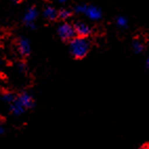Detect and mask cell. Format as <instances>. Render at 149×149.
Segmentation results:
<instances>
[{
  "label": "cell",
  "mask_w": 149,
  "mask_h": 149,
  "mask_svg": "<svg viewBox=\"0 0 149 149\" xmlns=\"http://www.w3.org/2000/svg\"><path fill=\"white\" fill-rule=\"evenodd\" d=\"M15 102H16L21 108H23L25 111L32 109L35 105L34 97H33V95L29 93V91H22V93H20L19 95H17Z\"/></svg>",
  "instance_id": "6"
},
{
  "label": "cell",
  "mask_w": 149,
  "mask_h": 149,
  "mask_svg": "<svg viewBox=\"0 0 149 149\" xmlns=\"http://www.w3.org/2000/svg\"><path fill=\"white\" fill-rule=\"evenodd\" d=\"M42 16L47 21H55L58 19V10L53 6H46L43 8Z\"/></svg>",
  "instance_id": "8"
},
{
  "label": "cell",
  "mask_w": 149,
  "mask_h": 149,
  "mask_svg": "<svg viewBox=\"0 0 149 149\" xmlns=\"http://www.w3.org/2000/svg\"><path fill=\"white\" fill-rule=\"evenodd\" d=\"M17 69H18V70L21 72V74H25V72H27V65H26V63H25L24 61L18 62V64H17Z\"/></svg>",
  "instance_id": "13"
},
{
  "label": "cell",
  "mask_w": 149,
  "mask_h": 149,
  "mask_svg": "<svg viewBox=\"0 0 149 149\" xmlns=\"http://www.w3.org/2000/svg\"><path fill=\"white\" fill-rule=\"evenodd\" d=\"M0 66H1V60H0Z\"/></svg>",
  "instance_id": "19"
},
{
  "label": "cell",
  "mask_w": 149,
  "mask_h": 149,
  "mask_svg": "<svg viewBox=\"0 0 149 149\" xmlns=\"http://www.w3.org/2000/svg\"><path fill=\"white\" fill-rule=\"evenodd\" d=\"M4 132H6V127H4V125H3L2 123H0V136L3 134Z\"/></svg>",
  "instance_id": "14"
},
{
  "label": "cell",
  "mask_w": 149,
  "mask_h": 149,
  "mask_svg": "<svg viewBox=\"0 0 149 149\" xmlns=\"http://www.w3.org/2000/svg\"><path fill=\"white\" fill-rule=\"evenodd\" d=\"M148 41H149V37H148Z\"/></svg>",
  "instance_id": "20"
},
{
  "label": "cell",
  "mask_w": 149,
  "mask_h": 149,
  "mask_svg": "<svg viewBox=\"0 0 149 149\" xmlns=\"http://www.w3.org/2000/svg\"><path fill=\"white\" fill-rule=\"evenodd\" d=\"M57 3H59V4H64V3H66L68 0H55Z\"/></svg>",
  "instance_id": "16"
},
{
  "label": "cell",
  "mask_w": 149,
  "mask_h": 149,
  "mask_svg": "<svg viewBox=\"0 0 149 149\" xmlns=\"http://www.w3.org/2000/svg\"><path fill=\"white\" fill-rule=\"evenodd\" d=\"M146 68L149 70V56L147 57V59H146Z\"/></svg>",
  "instance_id": "17"
},
{
  "label": "cell",
  "mask_w": 149,
  "mask_h": 149,
  "mask_svg": "<svg viewBox=\"0 0 149 149\" xmlns=\"http://www.w3.org/2000/svg\"><path fill=\"white\" fill-rule=\"evenodd\" d=\"M16 49L21 58H27L32 53L31 41L25 36H19L16 40Z\"/></svg>",
  "instance_id": "5"
},
{
  "label": "cell",
  "mask_w": 149,
  "mask_h": 149,
  "mask_svg": "<svg viewBox=\"0 0 149 149\" xmlns=\"http://www.w3.org/2000/svg\"><path fill=\"white\" fill-rule=\"evenodd\" d=\"M38 16H39V11L36 6H32L24 11L23 16H22V22H23L24 26L26 29H31V31H35L37 29L36 25V20H37Z\"/></svg>",
  "instance_id": "4"
},
{
  "label": "cell",
  "mask_w": 149,
  "mask_h": 149,
  "mask_svg": "<svg viewBox=\"0 0 149 149\" xmlns=\"http://www.w3.org/2000/svg\"><path fill=\"white\" fill-rule=\"evenodd\" d=\"M57 35L64 42H69L77 36L74 24L67 21H63L59 24L58 27H57Z\"/></svg>",
  "instance_id": "3"
},
{
  "label": "cell",
  "mask_w": 149,
  "mask_h": 149,
  "mask_svg": "<svg viewBox=\"0 0 149 149\" xmlns=\"http://www.w3.org/2000/svg\"><path fill=\"white\" fill-rule=\"evenodd\" d=\"M16 97H17V95H15L13 91H6V93H2V97H1V98H2L3 101L8 105V104L13 103V102L16 100Z\"/></svg>",
  "instance_id": "12"
},
{
  "label": "cell",
  "mask_w": 149,
  "mask_h": 149,
  "mask_svg": "<svg viewBox=\"0 0 149 149\" xmlns=\"http://www.w3.org/2000/svg\"><path fill=\"white\" fill-rule=\"evenodd\" d=\"M72 11L66 8H62L58 10V19L62 20V21H67L70 17L72 16Z\"/></svg>",
  "instance_id": "10"
},
{
  "label": "cell",
  "mask_w": 149,
  "mask_h": 149,
  "mask_svg": "<svg viewBox=\"0 0 149 149\" xmlns=\"http://www.w3.org/2000/svg\"><path fill=\"white\" fill-rule=\"evenodd\" d=\"M69 53L74 59H83L85 58L91 51V41L88 38L76 37L72 40L69 41Z\"/></svg>",
  "instance_id": "1"
},
{
  "label": "cell",
  "mask_w": 149,
  "mask_h": 149,
  "mask_svg": "<svg viewBox=\"0 0 149 149\" xmlns=\"http://www.w3.org/2000/svg\"><path fill=\"white\" fill-rule=\"evenodd\" d=\"M131 47H132L133 53L136 54V55H140V54H142L145 51V43L142 40H140V39L136 38L131 43Z\"/></svg>",
  "instance_id": "9"
},
{
  "label": "cell",
  "mask_w": 149,
  "mask_h": 149,
  "mask_svg": "<svg viewBox=\"0 0 149 149\" xmlns=\"http://www.w3.org/2000/svg\"><path fill=\"white\" fill-rule=\"evenodd\" d=\"M139 149H149V143H146V144H143L141 147Z\"/></svg>",
  "instance_id": "15"
},
{
  "label": "cell",
  "mask_w": 149,
  "mask_h": 149,
  "mask_svg": "<svg viewBox=\"0 0 149 149\" xmlns=\"http://www.w3.org/2000/svg\"><path fill=\"white\" fill-rule=\"evenodd\" d=\"M116 25L120 29H126L128 27V19L125 16H118L116 18Z\"/></svg>",
  "instance_id": "11"
},
{
  "label": "cell",
  "mask_w": 149,
  "mask_h": 149,
  "mask_svg": "<svg viewBox=\"0 0 149 149\" xmlns=\"http://www.w3.org/2000/svg\"><path fill=\"white\" fill-rule=\"evenodd\" d=\"M15 3H19V2H21V0H13Z\"/></svg>",
  "instance_id": "18"
},
{
  "label": "cell",
  "mask_w": 149,
  "mask_h": 149,
  "mask_svg": "<svg viewBox=\"0 0 149 149\" xmlns=\"http://www.w3.org/2000/svg\"><path fill=\"white\" fill-rule=\"evenodd\" d=\"M74 31H76V35H77L78 37L88 38L93 33V29L91 24L83 21L76 22L74 24Z\"/></svg>",
  "instance_id": "7"
},
{
  "label": "cell",
  "mask_w": 149,
  "mask_h": 149,
  "mask_svg": "<svg viewBox=\"0 0 149 149\" xmlns=\"http://www.w3.org/2000/svg\"><path fill=\"white\" fill-rule=\"evenodd\" d=\"M72 13L77 15H83L91 21H99L103 16L101 8L93 4H78L74 8Z\"/></svg>",
  "instance_id": "2"
}]
</instances>
